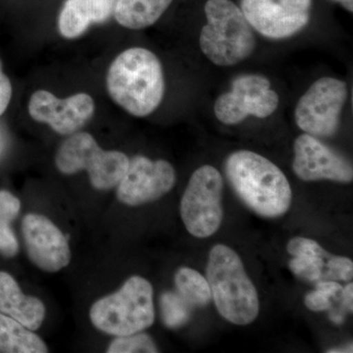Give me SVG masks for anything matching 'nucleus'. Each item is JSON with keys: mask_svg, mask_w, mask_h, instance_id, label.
I'll return each instance as SVG.
<instances>
[{"mask_svg": "<svg viewBox=\"0 0 353 353\" xmlns=\"http://www.w3.org/2000/svg\"><path fill=\"white\" fill-rule=\"evenodd\" d=\"M106 88L111 99L126 112L136 117L150 115L164 97L161 62L146 48H128L109 67Z\"/></svg>", "mask_w": 353, "mask_h": 353, "instance_id": "obj_1", "label": "nucleus"}, {"mask_svg": "<svg viewBox=\"0 0 353 353\" xmlns=\"http://www.w3.org/2000/svg\"><path fill=\"white\" fill-rule=\"evenodd\" d=\"M226 174L236 194L257 214L277 218L289 210L292 192L287 176L259 153H232L226 161Z\"/></svg>", "mask_w": 353, "mask_h": 353, "instance_id": "obj_2", "label": "nucleus"}, {"mask_svg": "<svg viewBox=\"0 0 353 353\" xmlns=\"http://www.w3.org/2000/svg\"><path fill=\"white\" fill-rule=\"evenodd\" d=\"M206 280L218 312L233 324L248 325L259 313V299L238 253L217 245L209 254Z\"/></svg>", "mask_w": 353, "mask_h": 353, "instance_id": "obj_3", "label": "nucleus"}, {"mask_svg": "<svg viewBox=\"0 0 353 353\" xmlns=\"http://www.w3.org/2000/svg\"><path fill=\"white\" fill-rule=\"evenodd\" d=\"M208 24L202 28L199 46L217 66H234L252 54L256 39L245 14L231 0H208Z\"/></svg>", "mask_w": 353, "mask_h": 353, "instance_id": "obj_4", "label": "nucleus"}, {"mask_svg": "<svg viewBox=\"0 0 353 353\" xmlns=\"http://www.w3.org/2000/svg\"><path fill=\"white\" fill-rule=\"evenodd\" d=\"M90 319L94 328L110 336L141 333L155 320L152 284L145 278L132 276L118 292L92 304Z\"/></svg>", "mask_w": 353, "mask_h": 353, "instance_id": "obj_5", "label": "nucleus"}, {"mask_svg": "<svg viewBox=\"0 0 353 353\" xmlns=\"http://www.w3.org/2000/svg\"><path fill=\"white\" fill-rule=\"evenodd\" d=\"M130 159L118 150H103L92 134L78 132L60 145L55 165L60 173L73 175L87 171L95 190L117 187L129 166Z\"/></svg>", "mask_w": 353, "mask_h": 353, "instance_id": "obj_6", "label": "nucleus"}, {"mask_svg": "<svg viewBox=\"0 0 353 353\" xmlns=\"http://www.w3.org/2000/svg\"><path fill=\"white\" fill-rule=\"evenodd\" d=\"M223 176L210 165L199 167L190 176L181 201V217L196 238L212 236L222 224Z\"/></svg>", "mask_w": 353, "mask_h": 353, "instance_id": "obj_7", "label": "nucleus"}, {"mask_svg": "<svg viewBox=\"0 0 353 353\" xmlns=\"http://www.w3.org/2000/svg\"><path fill=\"white\" fill-rule=\"evenodd\" d=\"M347 94L343 81L330 77L316 81L297 102L294 111L297 126L315 138L333 136L340 126Z\"/></svg>", "mask_w": 353, "mask_h": 353, "instance_id": "obj_8", "label": "nucleus"}, {"mask_svg": "<svg viewBox=\"0 0 353 353\" xmlns=\"http://www.w3.org/2000/svg\"><path fill=\"white\" fill-rule=\"evenodd\" d=\"M278 105L279 95L271 90L270 81L264 76L248 74L234 79L231 92L218 97L214 112L223 124L236 125L248 116L268 117Z\"/></svg>", "mask_w": 353, "mask_h": 353, "instance_id": "obj_9", "label": "nucleus"}, {"mask_svg": "<svg viewBox=\"0 0 353 353\" xmlns=\"http://www.w3.org/2000/svg\"><path fill=\"white\" fill-rule=\"evenodd\" d=\"M176 183V172L166 160L152 161L134 157L117 185V199L128 206H139L157 201L168 194Z\"/></svg>", "mask_w": 353, "mask_h": 353, "instance_id": "obj_10", "label": "nucleus"}, {"mask_svg": "<svg viewBox=\"0 0 353 353\" xmlns=\"http://www.w3.org/2000/svg\"><path fill=\"white\" fill-rule=\"evenodd\" d=\"M311 0H243L241 11L253 29L271 39L294 36L308 24Z\"/></svg>", "mask_w": 353, "mask_h": 353, "instance_id": "obj_11", "label": "nucleus"}, {"mask_svg": "<svg viewBox=\"0 0 353 353\" xmlns=\"http://www.w3.org/2000/svg\"><path fill=\"white\" fill-rule=\"evenodd\" d=\"M28 110L36 122L48 125L62 136H71L92 119L95 103L94 99L85 92L61 99L48 90H39L32 94Z\"/></svg>", "mask_w": 353, "mask_h": 353, "instance_id": "obj_12", "label": "nucleus"}, {"mask_svg": "<svg viewBox=\"0 0 353 353\" xmlns=\"http://www.w3.org/2000/svg\"><path fill=\"white\" fill-rule=\"evenodd\" d=\"M22 234L28 257L41 271L55 273L68 266L71 250L68 240L46 216L29 213L23 218Z\"/></svg>", "mask_w": 353, "mask_h": 353, "instance_id": "obj_13", "label": "nucleus"}, {"mask_svg": "<svg viewBox=\"0 0 353 353\" xmlns=\"http://www.w3.org/2000/svg\"><path fill=\"white\" fill-rule=\"evenodd\" d=\"M292 169L301 180H330L350 183L353 180L352 164L328 146L308 134L294 141Z\"/></svg>", "mask_w": 353, "mask_h": 353, "instance_id": "obj_14", "label": "nucleus"}, {"mask_svg": "<svg viewBox=\"0 0 353 353\" xmlns=\"http://www.w3.org/2000/svg\"><path fill=\"white\" fill-rule=\"evenodd\" d=\"M287 250L294 256L290 261V268L297 277L309 282L352 280V260L330 254L311 239H292Z\"/></svg>", "mask_w": 353, "mask_h": 353, "instance_id": "obj_15", "label": "nucleus"}, {"mask_svg": "<svg viewBox=\"0 0 353 353\" xmlns=\"http://www.w3.org/2000/svg\"><path fill=\"white\" fill-rule=\"evenodd\" d=\"M115 3L116 0H66L58 16V31L67 39L80 38L90 26L108 21Z\"/></svg>", "mask_w": 353, "mask_h": 353, "instance_id": "obj_16", "label": "nucleus"}, {"mask_svg": "<svg viewBox=\"0 0 353 353\" xmlns=\"http://www.w3.org/2000/svg\"><path fill=\"white\" fill-rule=\"evenodd\" d=\"M0 313L37 331L46 318V306L38 297L23 294L15 279L0 271Z\"/></svg>", "mask_w": 353, "mask_h": 353, "instance_id": "obj_17", "label": "nucleus"}, {"mask_svg": "<svg viewBox=\"0 0 353 353\" xmlns=\"http://www.w3.org/2000/svg\"><path fill=\"white\" fill-rule=\"evenodd\" d=\"M173 0H116L114 18L130 30L150 27L161 18Z\"/></svg>", "mask_w": 353, "mask_h": 353, "instance_id": "obj_18", "label": "nucleus"}, {"mask_svg": "<svg viewBox=\"0 0 353 353\" xmlns=\"http://www.w3.org/2000/svg\"><path fill=\"white\" fill-rule=\"evenodd\" d=\"M0 352L46 353L48 347L34 331L0 313Z\"/></svg>", "mask_w": 353, "mask_h": 353, "instance_id": "obj_19", "label": "nucleus"}, {"mask_svg": "<svg viewBox=\"0 0 353 353\" xmlns=\"http://www.w3.org/2000/svg\"><path fill=\"white\" fill-rule=\"evenodd\" d=\"M20 210L19 199L7 190H0V253L4 256H15L19 250L10 225L19 215Z\"/></svg>", "mask_w": 353, "mask_h": 353, "instance_id": "obj_20", "label": "nucleus"}, {"mask_svg": "<svg viewBox=\"0 0 353 353\" xmlns=\"http://www.w3.org/2000/svg\"><path fill=\"white\" fill-rule=\"evenodd\" d=\"M175 284L179 294L190 306H205L212 299L208 280L196 270L183 267L176 271Z\"/></svg>", "mask_w": 353, "mask_h": 353, "instance_id": "obj_21", "label": "nucleus"}, {"mask_svg": "<svg viewBox=\"0 0 353 353\" xmlns=\"http://www.w3.org/2000/svg\"><path fill=\"white\" fill-rule=\"evenodd\" d=\"M162 318L169 328L182 327L190 317V304L179 294L165 292L160 299Z\"/></svg>", "mask_w": 353, "mask_h": 353, "instance_id": "obj_22", "label": "nucleus"}, {"mask_svg": "<svg viewBox=\"0 0 353 353\" xmlns=\"http://www.w3.org/2000/svg\"><path fill=\"white\" fill-rule=\"evenodd\" d=\"M108 353H157L158 348L154 341L146 334H132L116 336L109 345Z\"/></svg>", "mask_w": 353, "mask_h": 353, "instance_id": "obj_23", "label": "nucleus"}, {"mask_svg": "<svg viewBox=\"0 0 353 353\" xmlns=\"http://www.w3.org/2000/svg\"><path fill=\"white\" fill-rule=\"evenodd\" d=\"M304 303H305L306 307L309 310L315 311V312L329 310L332 305H333L331 297L327 296V294H325L324 292L319 290H313V292L306 294L305 299H304Z\"/></svg>", "mask_w": 353, "mask_h": 353, "instance_id": "obj_24", "label": "nucleus"}, {"mask_svg": "<svg viewBox=\"0 0 353 353\" xmlns=\"http://www.w3.org/2000/svg\"><path fill=\"white\" fill-rule=\"evenodd\" d=\"M12 99V85L10 80L2 69V63L0 61V116L6 112Z\"/></svg>", "mask_w": 353, "mask_h": 353, "instance_id": "obj_25", "label": "nucleus"}, {"mask_svg": "<svg viewBox=\"0 0 353 353\" xmlns=\"http://www.w3.org/2000/svg\"><path fill=\"white\" fill-rule=\"evenodd\" d=\"M341 299H343V307L347 309V311L352 312L353 309V285L350 283L345 289H343V294H341Z\"/></svg>", "mask_w": 353, "mask_h": 353, "instance_id": "obj_26", "label": "nucleus"}, {"mask_svg": "<svg viewBox=\"0 0 353 353\" xmlns=\"http://www.w3.org/2000/svg\"><path fill=\"white\" fill-rule=\"evenodd\" d=\"M330 319L336 324L340 325L345 320V315H343V311H332Z\"/></svg>", "mask_w": 353, "mask_h": 353, "instance_id": "obj_27", "label": "nucleus"}, {"mask_svg": "<svg viewBox=\"0 0 353 353\" xmlns=\"http://www.w3.org/2000/svg\"><path fill=\"white\" fill-rule=\"evenodd\" d=\"M333 1L339 2L341 6L345 7L347 11L352 12L353 11V0H333Z\"/></svg>", "mask_w": 353, "mask_h": 353, "instance_id": "obj_28", "label": "nucleus"}, {"mask_svg": "<svg viewBox=\"0 0 353 353\" xmlns=\"http://www.w3.org/2000/svg\"><path fill=\"white\" fill-rule=\"evenodd\" d=\"M352 343H350V345H347V347H341V348H334V350H329V353H336V352H350L352 353Z\"/></svg>", "mask_w": 353, "mask_h": 353, "instance_id": "obj_29", "label": "nucleus"}]
</instances>
